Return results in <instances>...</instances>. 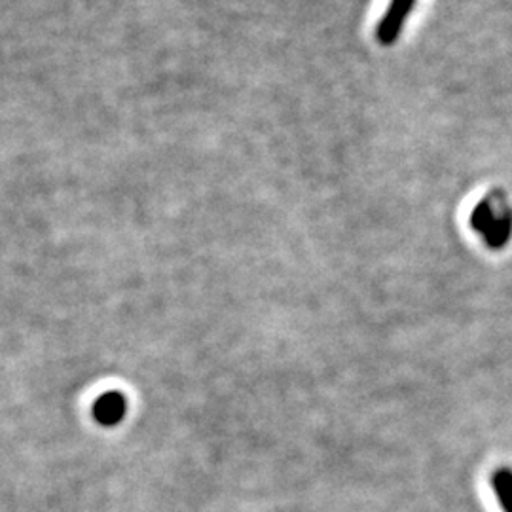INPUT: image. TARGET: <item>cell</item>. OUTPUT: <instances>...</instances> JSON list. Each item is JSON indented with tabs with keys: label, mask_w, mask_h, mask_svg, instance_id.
I'll return each instance as SVG.
<instances>
[{
	"label": "cell",
	"mask_w": 512,
	"mask_h": 512,
	"mask_svg": "<svg viewBox=\"0 0 512 512\" xmlns=\"http://www.w3.org/2000/svg\"><path fill=\"white\" fill-rule=\"evenodd\" d=\"M414 4H416V0H391L389 2V8H387L384 18L380 21L378 29H376V38H378L380 44L389 46L401 37L404 23L410 16Z\"/></svg>",
	"instance_id": "6da1fadb"
},
{
	"label": "cell",
	"mask_w": 512,
	"mask_h": 512,
	"mask_svg": "<svg viewBox=\"0 0 512 512\" xmlns=\"http://www.w3.org/2000/svg\"><path fill=\"white\" fill-rule=\"evenodd\" d=\"M93 412H95L97 420L101 421V423L112 425V423L122 420V416H124V412H126V403H124L122 395H118V393H107V395H103V397L97 401Z\"/></svg>",
	"instance_id": "7a4b0ae2"
},
{
	"label": "cell",
	"mask_w": 512,
	"mask_h": 512,
	"mask_svg": "<svg viewBox=\"0 0 512 512\" xmlns=\"http://www.w3.org/2000/svg\"><path fill=\"white\" fill-rule=\"evenodd\" d=\"M495 497L501 505L503 512H512V471L507 467H501L492 476Z\"/></svg>",
	"instance_id": "3957f363"
}]
</instances>
